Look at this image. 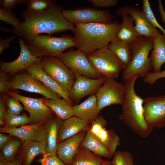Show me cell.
<instances>
[{
	"label": "cell",
	"mask_w": 165,
	"mask_h": 165,
	"mask_svg": "<svg viewBox=\"0 0 165 165\" xmlns=\"http://www.w3.org/2000/svg\"><path fill=\"white\" fill-rule=\"evenodd\" d=\"M26 70L30 74L37 78L45 85L56 93L61 97L65 99L73 106V102L69 97V93L44 71L40 60L32 64Z\"/></svg>",
	"instance_id": "obj_19"
},
{
	"label": "cell",
	"mask_w": 165,
	"mask_h": 165,
	"mask_svg": "<svg viewBox=\"0 0 165 165\" xmlns=\"http://www.w3.org/2000/svg\"><path fill=\"white\" fill-rule=\"evenodd\" d=\"M25 43L32 55L37 57L60 58L65 50L76 46L74 38L67 35L56 37L39 35Z\"/></svg>",
	"instance_id": "obj_5"
},
{
	"label": "cell",
	"mask_w": 165,
	"mask_h": 165,
	"mask_svg": "<svg viewBox=\"0 0 165 165\" xmlns=\"http://www.w3.org/2000/svg\"><path fill=\"white\" fill-rule=\"evenodd\" d=\"M122 21L117 38L123 42L130 46L136 42L141 37L136 32L133 18L128 15L121 16Z\"/></svg>",
	"instance_id": "obj_25"
},
{
	"label": "cell",
	"mask_w": 165,
	"mask_h": 165,
	"mask_svg": "<svg viewBox=\"0 0 165 165\" xmlns=\"http://www.w3.org/2000/svg\"><path fill=\"white\" fill-rule=\"evenodd\" d=\"M25 0H1L0 4L3 9L11 10L19 4H24Z\"/></svg>",
	"instance_id": "obj_41"
},
{
	"label": "cell",
	"mask_w": 165,
	"mask_h": 165,
	"mask_svg": "<svg viewBox=\"0 0 165 165\" xmlns=\"http://www.w3.org/2000/svg\"><path fill=\"white\" fill-rule=\"evenodd\" d=\"M80 147L86 148L100 156L109 159L112 157L106 147L90 131L89 128Z\"/></svg>",
	"instance_id": "obj_27"
},
{
	"label": "cell",
	"mask_w": 165,
	"mask_h": 165,
	"mask_svg": "<svg viewBox=\"0 0 165 165\" xmlns=\"http://www.w3.org/2000/svg\"><path fill=\"white\" fill-rule=\"evenodd\" d=\"M62 7L55 4L46 10L32 12L26 10L21 14L24 20L11 31L25 42L31 41L41 34L48 35L69 30L74 31L75 25L68 22L62 13Z\"/></svg>",
	"instance_id": "obj_1"
},
{
	"label": "cell",
	"mask_w": 165,
	"mask_h": 165,
	"mask_svg": "<svg viewBox=\"0 0 165 165\" xmlns=\"http://www.w3.org/2000/svg\"><path fill=\"white\" fill-rule=\"evenodd\" d=\"M0 20L17 28L21 23L11 10L0 8Z\"/></svg>",
	"instance_id": "obj_37"
},
{
	"label": "cell",
	"mask_w": 165,
	"mask_h": 165,
	"mask_svg": "<svg viewBox=\"0 0 165 165\" xmlns=\"http://www.w3.org/2000/svg\"><path fill=\"white\" fill-rule=\"evenodd\" d=\"M72 109L74 116L90 122L99 116L100 112L95 94L90 96L80 104L73 105Z\"/></svg>",
	"instance_id": "obj_23"
},
{
	"label": "cell",
	"mask_w": 165,
	"mask_h": 165,
	"mask_svg": "<svg viewBox=\"0 0 165 165\" xmlns=\"http://www.w3.org/2000/svg\"><path fill=\"white\" fill-rule=\"evenodd\" d=\"M6 125L9 127H16L27 125L30 123L29 117L25 114H12L6 110L5 117Z\"/></svg>",
	"instance_id": "obj_32"
},
{
	"label": "cell",
	"mask_w": 165,
	"mask_h": 165,
	"mask_svg": "<svg viewBox=\"0 0 165 165\" xmlns=\"http://www.w3.org/2000/svg\"><path fill=\"white\" fill-rule=\"evenodd\" d=\"M117 15L122 16L128 15L134 19V29L140 36H144L152 40L160 31L155 28L148 20L142 10L130 6H123L119 9Z\"/></svg>",
	"instance_id": "obj_14"
},
{
	"label": "cell",
	"mask_w": 165,
	"mask_h": 165,
	"mask_svg": "<svg viewBox=\"0 0 165 165\" xmlns=\"http://www.w3.org/2000/svg\"><path fill=\"white\" fill-rule=\"evenodd\" d=\"M60 58L71 70L75 78L80 75L93 79L103 77L94 68L87 56L81 50H78L63 53Z\"/></svg>",
	"instance_id": "obj_11"
},
{
	"label": "cell",
	"mask_w": 165,
	"mask_h": 165,
	"mask_svg": "<svg viewBox=\"0 0 165 165\" xmlns=\"http://www.w3.org/2000/svg\"><path fill=\"white\" fill-rule=\"evenodd\" d=\"M106 79L105 77L93 79L82 75L76 77L69 92L70 99L77 104L84 97L96 94Z\"/></svg>",
	"instance_id": "obj_17"
},
{
	"label": "cell",
	"mask_w": 165,
	"mask_h": 165,
	"mask_svg": "<svg viewBox=\"0 0 165 165\" xmlns=\"http://www.w3.org/2000/svg\"><path fill=\"white\" fill-rule=\"evenodd\" d=\"M108 46L119 59L123 70H124L131 60L130 46L123 43L116 38L111 42Z\"/></svg>",
	"instance_id": "obj_28"
},
{
	"label": "cell",
	"mask_w": 165,
	"mask_h": 165,
	"mask_svg": "<svg viewBox=\"0 0 165 165\" xmlns=\"http://www.w3.org/2000/svg\"><path fill=\"white\" fill-rule=\"evenodd\" d=\"M125 90L124 84L115 79L107 78L95 94L99 110L112 105L121 106L124 101Z\"/></svg>",
	"instance_id": "obj_12"
},
{
	"label": "cell",
	"mask_w": 165,
	"mask_h": 165,
	"mask_svg": "<svg viewBox=\"0 0 165 165\" xmlns=\"http://www.w3.org/2000/svg\"><path fill=\"white\" fill-rule=\"evenodd\" d=\"M142 10L144 12L148 20L155 28L159 29L165 35V29L159 24L151 8L149 1H142Z\"/></svg>",
	"instance_id": "obj_36"
},
{
	"label": "cell",
	"mask_w": 165,
	"mask_h": 165,
	"mask_svg": "<svg viewBox=\"0 0 165 165\" xmlns=\"http://www.w3.org/2000/svg\"><path fill=\"white\" fill-rule=\"evenodd\" d=\"M5 93H1L0 97V124L2 126L6 125L5 116L6 113L4 99Z\"/></svg>",
	"instance_id": "obj_42"
},
{
	"label": "cell",
	"mask_w": 165,
	"mask_h": 165,
	"mask_svg": "<svg viewBox=\"0 0 165 165\" xmlns=\"http://www.w3.org/2000/svg\"><path fill=\"white\" fill-rule=\"evenodd\" d=\"M7 165H20L19 160H17L11 162H8Z\"/></svg>",
	"instance_id": "obj_47"
},
{
	"label": "cell",
	"mask_w": 165,
	"mask_h": 165,
	"mask_svg": "<svg viewBox=\"0 0 165 165\" xmlns=\"http://www.w3.org/2000/svg\"><path fill=\"white\" fill-rule=\"evenodd\" d=\"M87 57L94 68L107 78L115 79L123 70L119 60L108 46L97 50Z\"/></svg>",
	"instance_id": "obj_6"
},
{
	"label": "cell",
	"mask_w": 165,
	"mask_h": 165,
	"mask_svg": "<svg viewBox=\"0 0 165 165\" xmlns=\"http://www.w3.org/2000/svg\"><path fill=\"white\" fill-rule=\"evenodd\" d=\"M26 10L30 11L39 12L44 11L56 4L53 0H25Z\"/></svg>",
	"instance_id": "obj_33"
},
{
	"label": "cell",
	"mask_w": 165,
	"mask_h": 165,
	"mask_svg": "<svg viewBox=\"0 0 165 165\" xmlns=\"http://www.w3.org/2000/svg\"><path fill=\"white\" fill-rule=\"evenodd\" d=\"M40 61L44 71L69 93L75 78L71 70L60 58L43 57Z\"/></svg>",
	"instance_id": "obj_9"
},
{
	"label": "cell",
	"mask_w": 165,
	"mask_h": 165,
	"mask_svg": "<svg viewBox=\"0 0 165 165\" xmlns=\"http://www.w3.org/2000/svg\"><path fill=\"white\" fill-rule=\"evenodd\" d=\"M9 82V90H21L39 94L49 99H57L61 98L37 78L30 74L26 70H22L10 76Z\"/></svg>",
	"instance_id": "obj_7"
},
{
	"label": "cell",
	"mask_w": 165,
	"mask_h": 165,
	"mask_svg": "<svg viewBox=\"0 0 165 165\" xmlns=\"http://www.w3.org/2000/svg\"><path fill=\"white\" fill-rule=\"evenodd\" d=\"M153 46L150 58L153 72H160L165 63V35L160 34L153 39Z\"/></svg>",
	"instance_id": "obj_24"
},
{
	"label": "cell",
	"mask_w": 165,
	"mask_h": 165,
	"mask_svg": "<svg viewBox=\"0 0 165 165\" xmlns=\"http://www.w3.org/2000/svg\"><path fill=\"white\" fill-rule=\"evenodd\" d=\"M8 162H5L1 160L0 161V165H7Z\"/></svg>",
	"instance_id": "obj_49"
},
{
	"label": "cell",
	"mask_w": 165,
	"mask_h": 165,
	"mask_svg": "<svg viewBox=\"0 0 165 165\" xmlns=\"http://www.w3.org/2000/svg\"><path fill=\"white\" fill-rule=\"evenodd\" d=\"M43 162L42 163V164L41 165H44V163H43Z\"/></svg>",
	"instance_id": "obj_50"
},
{
	"label": "cell",
	"mask_w": 165,
	"mask_h": 165,
	"mask_svg": "<svg viewBox=\"0 0 165 165\" xmlns=\"http://www.w3.org/2000/svg\"><path fill=\"white\" fill-rule=\"evenodd\" d=\"M65 18L75 25L81 24L112 22V16L108 10H101L92 8H80L74 10L63 9Z\"/></svg>",
	"instance_id": "obj_10"
},
{
	"label": "cell",
	"mask_w": 165,
	"mask_h": 165,
	"mask_svg": "<svg viewBox=\"0 0 165 165\" xmlns=\"http://www.w3.org/2000/svg\"><path fill=\"white\" fill-rule=\"evenodd\" d=\"M94 7L96 8H106L113 6L119 2L118 0H89Z\"/></svg>",
	"instance_id": "obj_39"
},
{
	"label": "cell",
	"mask_w": 165,
	"mask_h": 165,
	"mask_svg": "<svg viewBox=\"0 0 165 165\" xmlns=\"http://www.w3.org/2000/svg\"><path fill=\"white\" fill-rule=\"evenodd\" d=\"M44 103L54 112L57 116L63 120L74 116L73 106L64 98L53 99L45 98Z\"/></svg>",
	"instance_id": "obj_26"
},
{
	"label": "cell",
	"mask_w": 165,
	"mask_h": 165,
	"mask_svg": "<svg viewBox=\"0 0 165 165\" xmlns=\"http://www.w3.org/2000/svg\"><path fill=\"white\" fill-rule=\"evenodd\" d=\"M4 99L6 105L7 107V111L13 114H21V112L23 111L24 108L18 100L5 93Z\"/></svg>",
	"instance_id": "obj_35"
},
{
	"label": "cell",
	"mask_w": 165,
	"mask_h": 165,
	"mask_svg": "<svg viewBox=\"0 0 165 165\" xmlns=\"http://www.w3.org/2000/svg\"><path fill=\"white\" fill-rule=\"evenodd\" d=\"M22 154L24 165H30L37 155L45 153V146L41 142L27 140L22 142Z\"/></svg>",
	"instance_id": "obj_29"
},
{
	"label": "cell",
	"mask_w": 165,
	"mask_h": 165,
	"mask_svg": "<svg viewBox=\"0 0 165 165\" xmlns=\"http://www.w3.org/2000/svg\"><path fill=\"white\" fill-rule=\"evenodd\" d=\"M0 132L7 133L18 138L22 142L31 140L39 141L46 147V122L31 124L17 127H9L6 126L0 127Z\"/></svg>",
	"instance_id": "obj_15"
},
{
	"label": "cell",
	"mask_w": 165,
	"mask_h": 165,
	"mask_svg": "<svg viewBox=\"0 0 165 165\" xmlns=\"http://www.w3.org/2000/svg\"><path fill=\"white\" fill-rule=\"evenodd\" d=\"M5 94L15 97L23 104L24 109L29 113L30 123H44L54 116V112L44 103L45 97L31 98L20 95L11 90Z\"/></svg>",
	"instance_id": "obj_8"
},
{
	"label": "cell",
	"mask_w": 165,
	"mask_h": 165,
	"mask_svg": "<svg viewBox=\"0 0 165 165\" xmlns=\"http://www.w3.org/2000/svg\"><path fill=\"white\" fill-rule=\"evenodd\" d=\"M10 76L5 72L0 71V92L5 93L9 90V79Z\"/></svg>",
	"instance_id": "obj_40"
},
{
	"label": "cell",
	"mask_w": 165,
	"mask_h": 165,
	"mask_svg": "<svg viewBox=\"0 0 165 165\" xmlns=\"http://www.w3.org/2000/svg\"><path fill=\"white\" fill-rule=\"evenodd\" d=\"M89 129L106 147L112 156L120 144V138L115 130L106 128L107 123L103 117L99 116L90 122Z\"/></svg>",
	"instance_id": "obj_16"
},
{
	"label": "cell",
	"mask_w": 165,
	"mask_h": 165,
	"mask_svg": "<svg viewBox=\"0 0 165 165\" xmlns=\"http://www.w3.org/2000/svg\"><path fill=\"white\" fill-rule=\"evenodd\" d=\"M113 156L112 165H134L133 157L128 151H116Z\"/></svg>",
	"instance_id": "obj_34"
},
{
	"label": "cell",
	"mask_w": 165,
	"mask_h": 165,
	"mask_svg": "<svg viewBox=\"0 0 165 165\" xmlns=\"http://www.w3.org/2000/svg\"><path fill=\"white\" fill-rule=\"evenodd\" d=\"M20 48L18 57L13 61H0V71L8 73L11 76L23 70H26L31 64L36 61L40 60L42 57H37L32 55L28 49L25 41L19 38Z\"/></svg>",
	"instance_id": "obj_18"
},
{
	"label": "cell",
	"mask_w": 165,
	"mask_h": 165,
	"mask_svg": "<svg viewBox=\"0 0 165 165\" xmlns=\"http://www.w3.org/2000/svg\"><path fill=\"white\" fill-rule=\"evenodd\" d=\"M90 122L73 116L63 121L58 133V143L88 129Z\"/></svg>",
	"instance_id": "obj_21"
},
{
	"label": "cell",
	"mask_w": 165,
	"mask_h": 165,
	"mask_svg": "<svg viewBox=\"0 0 165 165\" xmlns=\"http://www.w3.org/2000/svg\"><path fill=\"white\" fill-rule=\"evenodd\" d=\"M11 135H5L2 134H0V148L2 149L6 143L10 140Z\"/></svg>",
	"instance_id": "obj_45"
},
{
	"label": "cell",
	"mask_w": 165,
	"mask_h": 165,
	"mask_svg": "<svg viewBox=\"0 0 165 165\" xmlns=\"http://www.w3.org/2000/svg\"><path fill=\"white\" fill-rule=\"evenodd\" d=\"M152 39L141 36L135 43L130 45L132 55L131 61L123 71L122 79L124 81L137 75L143 78L152 68L148 54L153 48Z\"/></svg>",
	"instance_id": "obj_4"
},
{
	"label": "cell",
	"mask_w": 165,
	"mask_h": 165,
	"mask_svg": "<svg viewBox=\"0 0 165 165\" xmlns=\"http://www.w3.org/2000/svg\"><path fill=\"white\" fill-rule=\"evenodd\" d=\"M120 26L116 21L109 24L97 23L75 25L74 39L78 50L87 56L108 46L117 38Z\"/></svg>",
	"instance_id": "obj_2"
},
{
	"label": "cell",
	"mask_w": 165,
	"mask_h": 165,
	"mask_svg": "<svg viewBox=\"0 0 165 165\" xmlns=\"http://www.w3.org/2000/svg\"><path fill=\"white\" fill-rule=\"evenodd\" d=\"M16 36H12L9 38H3L1 37L0 39V55L6 48L9 47L10 43L17 38Z\"/></svg>",
	"instance_id": "obj_43"
},
{
	"label": "cell",
	"mask_w": 165,
	"mask_h": 165,
	"mask_svg": "<svg viewBox=\"0 0 165 165\" xmlns=\"http://www.w3.org/2000/svg\"><path fill=\"white\" fill-rule=\"evenodd\" d=\"M22 143V141L19 140L10 139L4 145L2 149V154L6 161L14 160L16 153Z\"/></svg>",
	"instance_id": "obj_31"
},
{
	"label": "cell",
	"mask_w": 165,
	"mask_h": 165,
	"mask_svg": "<svg viewBox=\"0 0 165 165\" xmlns=\"http://www.w3.org/2000/svg\"><path fill=\"white\" fill-rule=\"evenodd\" d=\"M143 107L145 118L150 126L165 127V94L144 99Z\"/></svg>",
	"instance_id": "obj_13"
},
{
	"label": "cell",
	"mask_w": 165,
	"mask_h": 165,
	"mask_svg": "<svg viewBox=\"0 0 165 165\" xmlns=\"http://www.w3.org/2000/svg\"><path fill=\"white\" fill-rule=\"evenodd\" d=\"M165 78V69L160 72H149L143 78L144 82L152 85L159 79Z\"/></svg>",
	"instance_id": "obj_38"
},
{
	"label": "cell",
	"mask_w": 165,
	"mask_h": 165,
	"mask_svg": "<svg viewBox=\"0 0 165 165\" xmlns=\"http://www.w3.org/2000/svg\"><path fill=\"white\" fill-rule=\"evenodd\" d=\"M63 122L57 116H54L46 121V134L45 153L41 162H44L47 156L55 155L57 153L58 133Z\"/></svg>",
	"instance_id": "obj_22"
},
{
	"label": "cell",
	"mask_w": 165,
	"mask_h": 165,
	"mask_svg": "<svg viewBox=\"0 0 165 165\" xmlns=\"http://www.w3.org/2000/svg\"><path fill=\"white\" fill-rule=\"evenodd\" d=\"M103 160L88 149L79 147L72 165H101Z\"/></svg>",
	"instance_id": "obj_30"
},
{
	"label": "cell",
	"mask_w": 165,
	"mask_h": 165,
	"mask_svg": "<svg viewBox=\"0 0 165 165\" xmlns=\"http://www.w3.org/2000/svg\"><path fill=\"white\" fill-rule=\"evenodd\" d=\"M158 2V7L159 9L161 19L165 24V11L162 4L161 1L160 0H159Z\"/></svg>",
	"instance_id": "obj_46"
},
{
	"label": "cell",
	"mask_w": 165,
	"mask_h": 165,
	"mask_svg": "<svg viewBox=\"0 0 165 165\" xmlns=\"http://www.w3.org/2000/svg\"><path fill=\"white\" fill-rule=\"evenodd\" d=\"M45 165H67L56 155L49 156Z\"/></svg>",
	"instance_id": "obj_44"
},
{
	"label": "cell",
	"mask_w": 165,
	"mask_h": 165,
	"mask_svg": "<svg viewBox=\"0 0 165 165\" xmlns=\"http://www.w3.org/2000/svg\"><path fill=\"white\" fill-rule=\"evenodd\" d=\"M139 77L134 75L125 81V93L122 111L118 119L139 136L148 137L153 128L146 122L144 115V99L136 93L135 82Z\"/></svg>",
	"instance_id": "obj_3"
},
{
	"label": "cell",
	"mask_w": 165,
	"mask_h": 165,
	"mask_svg": "<svg viewBox=\"0 0 165 165\" xmlns=\"http://www.w3.org/2000/svg\"><path fill=\"white\" fill-rule=\"evenodd\" d=\"M101 165H112L111 161L108 160H103Z\"/></svg>",
	"instance_id": "obj_48"
},
{
	"label": "cell",
	"mask_w": 165,
	"mask_h": 165,
	"mask_svg": "<svg viewBox=\"0 0 165 165\" xmlns=\"http://www.w3.org/2000/svg\"><path fill=\"white\" fill-rule=\"evenodd\" d=\"M87 130L82 131L58 144V157L66 165H72L74 156Z\"/></svg>",
	"instance_id": "obj_20"
}]
</instances>
